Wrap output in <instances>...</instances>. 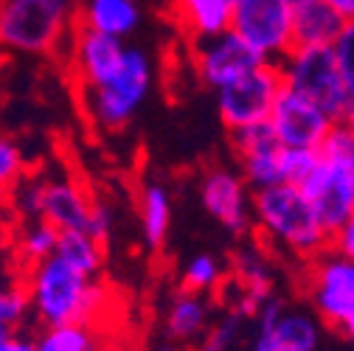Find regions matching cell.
<instances>
[{"label":"cell","mask_w":354,"mask_h":351,"mask_svg":"<svg viewBox=\"0 0 354 351\" xmlns=\"http://www.w3.org/2000/svg\"><path fill=\"white\" fill-rule=\"evenodd\" d=\"M332 250L354 258V208H351V214L343 219V222L332 231Z\"/></svg>","instance_id":"33"},{"label":"cell","mask_w":354,"mask_h":351,"mask_svg":"<svg viewBox=\"0 0 354 351\" xmlns=\"http://www.w3.org/2000/svg\"><path fill=\"white\" fill-rule=\"evenodd\" d=\"M152 91V59L147 51L129 46L124 68L115 79H110L93 91H79L82 110L99 133H121L138 115Z\"/></svg>","instance_id":"4"},{"label":"cell","mask_w":354,"mask_h":351,"mask_svg":"<svg viewBox=\"0 0 354 351\" xmlns=\"http://www.w3.org/2000/svg\"><path fill=\"white\" fill-rule=\"evenodd\" d=\"M158 351H174V348H169V345H163V348H158Z\"/></svg>","instance_id":"40"},{"label":"cell","mask_w":354,"mask_h":351,"mask_svg":"<svg viewBox=\"0 0 354 351\" xmlns=\"http://www.w3.org/2000/svg\"><path fill=\"white\" fill-rule=\"evenodd\" d=\"M326 3L346 20V23H351L354 20V0H326Z\"/></svg>","instance_id":"34"},{"label":"cell","mask_w":354,"mask_h":351,"mask_svg":"<svg viewBox=\"0 0 354 351\" xmlns=\"http://www.w3.org/2000/svg\"><path fill=\"white\" fill-rule=\"evenodd\" d=\"M225 273H228L225 265L216 256L200 253V256H194V258L186 261V267L180 273V284L189 292L208 295V292H214V290H219V287L225 284Z\"/></svg>","instance_id":"26"},{"label":"cell","mask_w":354,"mask_h":351,"mask_svg":"<svg viewBox=\"0 0 354 351\" xmlns=\"http://www.w3.org/2000/svg\"><path fill=\"white\" fill-rule=\"evenodd\" d=\"M234 278L239 287L236 312L245 318L259 315V310L273 298V273L259 247H245L234 256Z\"/></svg>","instance_id":"17"},{"label":"cell","mask_w":354,"mask_h":351,"mask_svg":"<svg viewBox=\"0 0 354 351\" xmlns=\"http://www.w3.org/2000/svg\"><path fill=\"white\" fill-rule=\"evenodd\" d=\"M270 124L284 146L321 149L337 121L324 107H318L313 99L295 93L292 87L284 84V91L270 113Z\"/></svg>","instance_id":"14"},{"label":"cell","mask_w":354,"mask_h":351,"mask_svg":"<svg viewBox=\"0 0 354 351\" xmlns=\"http://www.w3.org/2000/svg\"><path fill=\"white\" fill-rule=\"evenodd\" d=\"M79 26L124 39L141 26V6L138 0H82Z\"/></svg>","instance_id":"19"},{"label":"cell","mask_w":354,"mask_h":351,"mask_svg":"<svg viewBox=\"0 0 354 351\" xmlns=\"http://www.w3.org/2000/svg\"><path fill=\"white\" fill-rule=\"evenodd\" d=\"M0 214H3V200H0Z\"/></svg>","instance_id":"41"},{"label":"cell","mask_w":354,"mask_h":351,"mask_svg":"<svg viewBox=\"0 0 354 351\" xmlns=\"http://www.w3.org/2000/svg\"><path fill=\"white\" fill-rule=\"evenodd\" d=\"M208 318H211V306L200 292L180 290L169 303L166 312V332L174 340H194L203 332H208Z\"/></svg>","instance_id":"22"},{"label":"cell","mask_w":354,"mask_h":351,"mask_svg":"<svg viewBox=\"0 0 354 351\" xmlns=\"http://www.w3.org/2000/svg\"><path fill=\"white\" fill-rule=\"evenodd\" d=\"M284 84L292 87L295 93L313 99L318 107H324L335 121L343 118L351 91L346 87V79L340 73L335 48H292L281 62Z\"/></svg>","instance_id":"7"},{"label":"cell","mask_w":354,"mask_h":351,"mask_svg":"<svg viewBox=\"0 0 354 351\" xmlns=\"http://www.w3.org/2000/svg\"><path fill=\"white\" fill-rule=\"evenodd\" d=\"M242 321H245V315L234 310V312H228L223 321H216L214 326H208L200 351H228V348L236 343L239 332H242Z\"/></svg>","instance_id":"29"},{"label":"cell","mask_w":354,"mask_h":351,"mask_svg":"<svg viewBox=\"0 0 354 351\" xmlns=\"http://www.w3.org/2000/svg\"><path fill=\"white\" fill-rule=\"evenodd\" d=\"M57 245H59V231L46 219H20L15 225V256L20 270L54 256Z\"/></svg>","instance_id":"23"},{"label":"cell","mask_w":354,"mask_h":351,"mask_svg":"<svg viewBox=\"0 0 354 351\" xmlns=\"http://www.w3.org/2000/svg\"><path fill=\"white\" fill-rule=\"evenodd\" d=\"M261 62L268 59H261L234 28L192 39V68L197 79L211 91L225 87L228 82L239 79L242 73L253 70Z\"/></svg>","instance_id":"11"},{"label":"cell","mask_w":354,"mask_h":351,"mask_svg":"<svg viewBox=\"0 0 354 351\" xmlns=\"http://www.w3.org/2000/svg\"><path fill=\"white\" fill-rule=\"evenodd\" d=\"M234 0H174V15L189 39L211 37L231 28Z\"/></svg>","instance_id":"20"},{"label":"cell","mask_w":354,"mask_h":351,"mask_svg":"<svg viewBox=\"0 0 354 351\" xmlns=\"http://www.w3.org/2000/svg\"><path fill=\"white\" fill-rule=\"evenodd\" d=\"M127 48L129 46H124V39L118 37L76 26L65 48L76 91H93V87H102L110 79H115L124 68Z\"/></svg>","instance_id":"10"},{"label":"cell","mask_w":354,"mask_h":351,"mask_svg":"<svg viewBox=\"0 0 354 351\" xmlns=\"http://www.w3.org/2000/svg\"><path fill=\"white\" fill-rule=\"evenodd\" d=\"M284 91V76L279 62H261L253 70L242 73L239 79L219 87L216 93V113L219 121L228 126V133L250 124L270 121V113Z\"/></svg>","instance_id":"8"},{"label":"cell","mask_w":354,"mask_h":351,"mask_svg":"<svg viewBox=\"0 0 354 351\" xmlns=\"http://www.w3.org/2000/svg\"><path fill=\"white\" fill-rule=\"evenodd\" d=\"M301 290L315 310V315L332 326L343 329L354 321V258L337 250H326L313 261L301 265Z\"/></svg>","instance_id":"6"},{"label":"cell","mask_w":354,"mask_h":351,"mask_svg":"<svg viewBox=\"0 0 354 351\" xmlns=\"http://www.w3.org/2000/svg\"><path fill=\"white\" fill-rule=\"evenodd\" d=\"M79 26L76 0H0V48L23 57H57Z\"/></svg>","instance_id":"3"},{"label":"cell","mask_w":354,"mask_h":351,"mask_svg":"<svg viewBox=\"0 0 354 351\" xmlns=\"http://www.w3.org/2000/svg\"><path fill=\"white\" fill-rule=\"evenodd\" d=\"M15 334H17V329H12V326H6V323H0V351L9 345V340H12Z\"/></svg>","instance_id":"37"},{"label":"cell","mask_w":354,"mask_h":351,"mask_svg":"<svg viewBox=\"0 0 354 351\" xmlns=\"http://www.w3.org/2000/svg\"><path fill=\"white\" fill-rule=\"evenodd\" d=\"M228 135H231V149L236 155L239 171L248 180L250 191L284 183V174H281L284 144L279 141L270 121L234 129V133H228Z\"/></svg>","instance_id":"13"},{"label":"cell","mask_w":354,"mask_h":351,"mask_svg":"<svg viewBox=\"0 0 354 351\" xmlns=\"http://www.w3.org/2000/svg\"><path fill=\"white\" fill-rule=\"evenodd\" d=\"M253 228L268 247L298 258L301 265L332 247V231L318 208L292 183L253 191Z\"/></svg>","instance_id":"2"},{"label":"cell","mask_w":354,"mask_h":351,"mask_svg":"<svg viewBox=\"0 0 354 351\" xmlns=\"http://www.w3.org/2000/svg\"><path fill=\"white\" fill-rule=\"evenodd\" d=\"M315 163H318V149H292V146H284V155H281L284 183L301 186L309 174H313Z\"/></svg>","instance_id":"30"},{"label":"cell","mask_w":354,"mask_h":351,"mask_svg":"<svg viewBox=\"0 0 354 351\" xmlns=\"http://www.w3.org/2000/svg\"><path fill=\"white\" fill-rule=\"evenodd\" d=\"M28 312H31V303H28L23 278H12L0 284V323L17 329Z\"/></svg>","instance_id":"28"},{"label":"cell","mask_w":354,"mask_h":351,"mask_svg":"<svg viewBox=\"0 0 354 351\" xmlns=\"http://www.w3.org/2000/svg\"><path fill=\"white\" fill-rule=\"evenodd\" d=\"M335 57H337V65H340V73L346 79V87L354 96V20L343 26L337 42H335Z\"/></svg>","instance_id":"31"},{"label":"cell","mask_w":354,"mask_h":351,"mask_svg":"<svg viewBox=\"0 0 354 351\" xmlns=\"http://www.w3.org/2000/svg\"><path fill=\"white\" fill-rule=\"evenodd\" d=\"M3 351H39V345H37V340H28V337H20V334H15Z\"/></svg>","instance_id":"35"},{"label":"cell","mask_w":354,"mask_h":351,"mask_svg":"<svg viewBox=\"0 0 354 351\" xmlns=\"http://www.w3.org/2000/svg\"><path fill=\"white\" fill-rule=\"evenodd\" d=\"M292 0H234L231 28L268 62H281L292 48Z\"/></svg>","instance_id":"9"},{"label":"cell","mask_w":354,"mask_h":351,"mask_svg":"<svg viewBox=\"0 0 354 351\" xmlns=\"http://www.w3.org/2000/svg\"><path fill=\"white\" fill-rule=\"evenodd\" d=\"M292 3H295V6H301V3H309V0H292Z\"/></svg>","instance_id":"39"},{"label":"cell","mask_w":354,"mask_h":351,"mask_svg":"<svg viewBox=\"0 0 354 351\" xmlns=\"http://www.w3.org/2000/svg\"><path fill=\"white\" fill-rule=\"evenodd\" d=\"M39 351H102V334L91 323L46 326L37 337Z\"/></svg>","instance_id":"25"},{"label":"cell","mask_w":354,"mask_h":351,"mask_svg":"<svg viewBox=\"0 0 354 351\" xmlns=\"http://www.w3.org/2000/svg\"><path fill=\"white\" fill-rule=\"evenodd\" d=\"M20 276H23V270L15 256V228L0 219V284L20 278Z\"/></svg>","instance_id":"32"},{"label":"cell","mask_w":354,"mask_h":351,"mask_svg":"<svg viewBox=\"0 0 354 351\" xmlns=\"http://www.w3.org/2000/svg\"><path fill=\"white\" fill-rule=\"evenodd\" d=\"M239 169L208 166L200 178V200L225 231L242 236L253 225V194Z\"/></svg>","instance_id":"12"},{"label":"cell","mask_w":354,"mask_h":351,"mask_svg":"<svg viewBox=\"0 0 354 351\" xmlns=\"http://www.w3.org/2000/svg\"><path fill=\"white\" fill-rule=\"evenodd\" d=\"M96 197L87 191V186H82L73 178H54L48 174L46 186H42V214L39 219L51 222L59 234L62 231H87L91 228V219L96 211Z\"/></svg>","instance_id":"16"},{"label":"cell","mask_w":354,"mask_h":351,"mask_svg":"<svg viewBox=\"0 0 354 351\" xmlns=\"http://www.w3.org/2000/svg\"><path fill=\"white\" fill-rule=\"evenodd\" d=\"M337 124H343L348 133L354 135V96H351V102H348V107H346V113H343V118H340Z\"/></svg>","instance_id":"36"},{"label":"cell","mask_w":354,"mask_h":351,"mask_svg":"<svg viewBox=\"0 0 354 351\" xmlns=\"http://www.w3.org/2000/svg\"><path fill=\"white\" fill-rule=\"evenodd\" d=\"M26 174H28V163L23 149L12 138L0 135V200H6Z\"/></svg>","instance_id":"27"},{"label":"cell","mask_w":354,"mask_h":351,"mask_svg":"<svg viewBox=\"0 0 354 351\" xmlns=\"http://www.w3.org/2000/svg\"><path fill=\"white\" fill-rule=\"evenodd\" d=\"M57 256L65 258L71 267H76L79 273L91 276V278H102L104 270V242L96 239L87 231H62L59 234V245H57Z\"/></svg>","instance_id":"24"},{"label":"cell","mask_w":354,"mask_h":351,"mask_svg":"<svg viewBox=\"0 0 354 351\" xmlns=\"http://www.w3.org/2000/svg\"><path fill=\"white\" fill-rule=\"evenodd\" d=\"M329 231H335L354 208V135L335 124L329 138L318 149L313 174L301 183Z\"/></svg>","instance_id":"5"},{"label":"cell","mask_w":354,"mask_h":351,"mask_svg":"<svg viewBox=\"0 0 354 351\" xmlns=\"http://www.w3.org/2000/svg\"><path fill=\"white\" fill-rule=\"evenodd\" d=\"M256 321L253 351H315L318 345V321L306 312L287 310L279 298L264 303Z\"/></svg>","instance_id":"15"},{"label":"cell","mask_w":354,"mask_h":351,"mask_svg":"<svg viewBox=\"0 0 354 351\" xmlns=\"http://www.w3.org/2000/svg\"><path fill=\"white\" fill-rule=\"evenodd\" d=\"M340 332H343V334H346V337H348V340L354 343V321H348V323H346V326H343Z\"/></svg>","instance_id":"38"},{"label":"cell","mask_w":354,"mask_h":351,"mask_svg":"<svg viewBox=\"0 0 354 351\" xmlns=\"http://www.w3.org/2000/svg\"><path fill=\"white\" fill-rule=\"evenodd\" d=\"M20 278L28 292L31 315L42 329L62 323L96 326L113 301L110 290L99 278L79 273L57 253L26 267Z\"/></svg>","instance_id":"1"},{"label":"cell","mask_w":354,"mask_h":351,"mask_svg":"<svg viewBox=\"0 0 354 351\" xmlns=\"http://www.w3.org/2000/svg\"><path fill=\"white\" fill-rule=\"evenodd\" d=\"M346 20L326 3V0H309L295 6L292 39L295 48H326L335 46Z\"/></svg>","instance_id":"18"},{"label":"cell","mask_w":354,"mask_h":351,"mask_svg":"<svg viewBox=\"0 0 354 351\" xmlns=\"http://www.w3.org/2000/svg\"><path fill=\"white\" fill-rule=\"evenodd\" d=\"M138 214H141V234L147 245L152 250H160L171 228V194L160 180H149L141 186Z\"/></svg>","instance_id":"21"}]
</instances>
